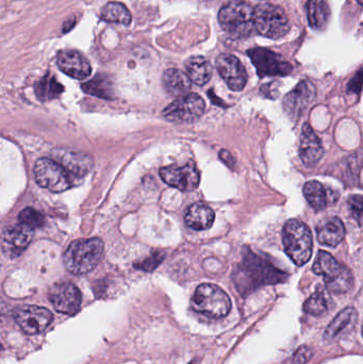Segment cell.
I'll return each mask as SVG.
<instances>
[{
    "instance_id": "6da1fadb",
    "label": "cell",
    "mask_w": 363,
    "mask_h": 364,
    "mask_svg": "<svg viewBox=\"0 0 363 364\" xmlns=\"http://www.w3.org/2000/svg\"><path fill=\"white\" fill-rule=\"evenodd\" d=\"M288 275L266 259L245 250L243 259L234 273V282L242 296H247L258 288L266 284L286 282Z\"/></svg>"
},
{
    "instance_id": "7a4b0ae2",
    "label": "cell",
    "mask_w": 363,
    "mask_h": 364,
    "mask_svg": "<svg viewBox=\"0 0 363 364\" xmlns=\"http://www.w3.org/2000/svg\"><path fill=\"white\" fill-rule=\"evenodd\" d=\"M104 242L99 237L72 242L65 254L64 264L70 273L82 275L97 267L104 256Z\"/></svg>"
},
{
    "instance_id": "3957f363",
    "label": "cell",
    "mask_w": 363,
    "mask_h": 364,
    "mask_svg": "<svg viewBox=\"0 0 363 364\" xmlns=\"http://www.w3.org/2000/svg\"><path fill=\"white\" fill-rule=\"evenodd\" d=\"M286 254L298 267L306 264L313 256V239L310 228L298 220L286 223L283 230Z\"/></svg>"
},
{
    "instance_id": "277c9868",
    "label": "cell",
    "mask_w": 363,
    "mask_h": 364,
    "mask_svg": "<svg viewBox=\"0 0 363 364\" xmlns=\"http://www.w3.org/2000/svg\"><path fill=\"white\" fill-rule=\"evenodd\" d=\"M313 269L317 275L323 276L326 289L332 294L349 292L353 287L354 277L351 269L338 262L330 252H319Z\"/></svg>"
},
{
    "instance_id": "5b68a950",
    "label": "cell",
    "mask_w": 363,
    "mask_h": 364,
    "mask_svg": "<svg viewBox=\"0 0 363 364\" xmlns=\"http://www.w3.org/2000/svg\"><path fill=\"white\" fill-rule=\"evenodd\" d=\"M253 12L247 2L230 0L220 10V25L234 38H247L254 31Z\"/></svg>"
},
{
    "instance_id": "8992f818",
    "label": "cell",
    "mask_w": 363,
    "mask_h": 364,
    "mask_svg": "<svg viewBox=\"0 0 363 364\" xmlns=\"http://www.w3.org/2000/svg\"><path fill=\"white\" fill-rule=\"evenodd\" d=\"M194 311L210 318H225L232 309L229 296L215 284H200L191 299Z\"/></svg>"
},
{
    "instance_id": "52a82bcc",
    "label": "cell",
    "mask_w": 363,
    "mask_h": 364,
    "mask_svg": "<svg viewBox=\"0 0 363 364\" xmlns=\"http://www.w3.org/2000/svg\"><path fill=\"white\" fill-rule=\"evenodd\" d=\"M254 31L266 38H283L289 31V19L281 6L264 4L257 6L253 12Z\"/></svg>"
},
{
    "instance_id": "ba28073f",
    "label": "cell",
    "mask_w": 363,
    "mask_h": 364,
    "mask_svg": "<svg viewBox=\"0 0 363 364\" xmlns=\"http://www.w3.org/2000/svg\"><path fill=\"white\" fill-rule=\"evenodd\" d=\"M34 177L38 186L53 193L64 192L72 186V177L58 162L48 158L36 161Z\"/></svg>"
},
{
    "instance_id": "9c48e42d",
    "label": "cell",
    "mask_w": 363,
    "mask_h": 364,
    "mask_svg": "<svg viewBox=\"0 0 363 364\" xmlns=\"http://www.w3.org/2000/svg\"><path fill=\"white\" fill-rule=\"evenodd\" d=\"M206 110V104L198 94L189 93L180 96L166 107L163 117L176 123H193L197 121Z\"/></svg>"
},
{
    "instance_id": "30bf717a",
    "label": "cell",
    "mask_w": 363,
    "mask_h": 364,
    "mask_svg": "<svg viewBox=\"0 0 363 364\" xmlns=\"http://www.w3.org/2000/svg\"><path fill=\"white\" fill-rule=\"evenodd\" d=\"M251 62L261 78L264 77H285L291 74L293 66L283 60L281 55L266 48H253L247 51Z\"/></svg>"
},
{
    "instance_id": "8fae6325",
    "label": "cell",
    "mask_w": 363,
    "mask_h": 364,
    "mask_svg": "<svg viewBox=\"0 0 363 364\" xmlns=\"http://www.w3.org/2000/svg\"><path fill=\"white\" fill-rule=\"evenodd\" d=\"M162 181L168 186L183 192H191L198 188L200 173L194 162H189L183 166H170L160 170Z\"/></svg>"
},
{
    "instance_id": "7c38bea8",
    "label": "cell",
    "mask_w": 363,
    "mask_h": 364,
    "mask_svg": "<svg viewBox=\"0 0 363 364\" xmlns=\"http://www.w3.org/2000/svg\"><path fill=\"white\" fill-rule=\"evenodd\" d=\"M14 318L18 326L28 335L43 333L53 321V314L46 308L38 306H23L14 311Z\"/></svg>"
},
{
    "instance_id": "4fadbf2b",
    "label": "cell",
    "mask_w": 363,
    "mask_h": 364,
    "mask_svg": "<svg viewBox=\"0 0 363 364\" xmlns=\"http://www.w3.org/2000/svg\"><path fill=\"white\" fill-rule=\"evenodd\" d=\"M49 299L57 311L67 316H74L80 310V291L72 282H59L49 291Z\"/></svg>"
},
{
    "instance_id": "5bb4252c",
    "label": "cell",
    "mask_w": 363,
    "mask_h": 364,
    "mask_svg": "<svg viewBox=\"0 0 363 364\" xmlns=\"http://www.w3.org/2000/svg\"><path fill=\"white\" fill-rule=\"evenodd\" d=\"M217 72L232 91L240 92L247 83V73L240 60L230 53H222L215 60Z\"/></svg>"
},
{
    "instance_id": "9a60e30c",
    "label": "cell",
    "mask_w": 363,
    "mask_h": 364,
    "mask_svg": "<svg viewBox=\"0 0 363 364\" xmlns=\"http://www.w3.org/2000/svg\"><path fill=\"white\" fill-rule=\"evenodd\" d=\"M33 237V230L21 224L9 227L1 233V250L8 258L14 259L21 256Z\"/></svg>"
},
{
    "instance_id": "2e32d148",
    "label": "cell",
    "mask_w": 363,
    "mask_h": 364,
    "mask_svg": "<svg viewBox=\"0 0 363 364\" xmlns=\"http://www.w3.org/2000/svg\"><path fill=\"white\" fill-rule=\"evenodd\" d=\"M315 94L317 90L310 81H300L283 100V108L287 114L293 119H298V117L313 104Z\"/></svg>"
},
{
    "instance_id": "e0dca14e",
    "label": "cell",
    "mask_w": 363,
    "mask_h": 364,
    "mask_svg": "<svg viewBox=\"0 0 363 364\" xmlns=\"http://www.w3.org/2000/svg\"><path fill=\"white\" fill-rule=\"evenodd\" d=\"M57 65L64 74L78 80L87 79L92 74V66L89 60L77 50L59 51Z\"/></svg>"
},
{
    "instance_id": "ac0fdd59",
    "label": "cell",
    "mask_w": 363,
    "mask_h": 364,
    "mask_svg": "<svg viewBox=\"0 0 363 364\" xmlns=\"http://www.w3.org/2000/svg\"><path fill=\"white\" fill-rule=\"evenodd\" d=\"M53 160L64 170L70 177H83L93 168V160L85 154L75 153L70 151H58L53 154Z\"/></svg>"
},
{
    "instance_id": "d6986e66",
    "label": "cell",
    "mask_w": 363,
    "mask_h": 364,
    "mask_svg": "<svg viewBox=\"0 0 363 364\" xmlns=\"http://www.w3.org/2000/svg\"><path fill=\"white\" fill-rule=\"evenodd\" d=\"M323 155L324 149L321 140L318 138L309 124H304L300 134V159L306 166H313L322 159Z\"/></svg>"
},
{
    "instance_id": "ffe728a7",
    "label": "cell",
    "mask_w": 363,
    "mask_h": 364,
    "mask_svg": "<svg viewBox=\"0 0 363 364\" xmlns=\"http://www.w3.org/2000/svg\"><path fill=\"white\" fill-rule=\"evenodd\" d=\"M304 195L309 205L318 211L325 209L328 205H332L339 198L336 191L317 181H308L305 184Z\"/></svg>"
},
{
    "instance_id": "44dd1931",
    "label": "cell",
    "mask_w": 363,
    "mask_h": 364,
    "mask_svg": "<svg viewBox=\"0 0 363 364\" xmlns=\"http://www.w3.org/2000/svg\"><path fill=\"white\" fill-rule=\"evenodd\" d=\"M345 224L338 218H332L317 226V237L320 244L336 247L345 237Z\"/></svg>"
},
{
    "instance_id": "7402d4cb",
    "label": "cell",
    "mask_w": 363,
    "mask_h": 364,
    "mask_svg": "<svg viewBox=\"0 0 363 364\" xmlns=\"http://www.w3.org/2000/svg\"><path fill=\"white\" fill-rule=\"evenodd\" d=\"M358 314L355 308H345L328 325L325 333H324V338L327 341H332L336 338L347 335L356 326Z\"/></svg>"
},
{
    "instance_id": "603a6c76",
    "label": "cell",
    "mask_w": 363,
    "mask_h": 364,
    "mask_svg": "<svg viewBox=\"0 0 363 364\" xmlns=\"http://www.w3.org/2000/svg\"><path fill=\"white\" fill-rule=\"evenodd\" d=\"M215 211L204 203H194L185 212V222L189 228L194 230H207L215 222Z\"/></svg>"
},
{
    "instance_id": "cb8c5ba5",
    "label": "cell",
    "mask_w": 363,
    "mask_h": 364,
    "mask_svg": "<svg viewBox=\"0 0 363 364\" xmlns=\"http://www.w3.org/2000/svg\"><path fill=\"white\" fill-rule=\"evenodd\" d=\"M162 83L166 91L175 97H180L188 94L192 85L188 75L176 68H170L164 72Z\"/></svg>"
},
{
    "instance_id": "d4e9b609",
    "label": "cell",
    "mask_w": 363,
    "mask_h": 364,
    "mask_svg": "<svg viewBox=\"0 0 363 364\" xmlns=\"http://www.w3.org/2000/svg\"><path fill=\"white\" fill-rule=\"evenodd\" d=\"M185 65L188 77L191 82L202 87L210 80L212 68L206 58L202 57V55H194L187 60Z\"/></svg>"
},
{
    "instance_id": "484cf974",
    "label": "cell",
    "mask_w": 363,
    "mask_h": 364,
    "mask_svg": "<svg viewBox=\"0 0 363 364\" xmlns=\"http://www.w3.org/2000/svg\"><path fill=\"white\" fill-rule=\"evenodd\" d=\"M83 92L104 100L114 98V85L112 79L106 74H97L93 79L81 85Z\"/></svg>"
},
{
    "instance_id": "4316f807",
    "label": "cell",
    "mask_w": 363,
    "mask_h": 364,
    "mask_svg": "<svg viewBox=\"0 0 363 364\" xmlns=\"http://www.w3.org/2000/svg\"><path fill=\"white\" fill-rule=\"evenodd\" d=\"M309 25L315 30H322L330 19V6L327 0H308L307 2Z\"/></svg>"
},
{
    "instance_id": "83f0119b",
    "label": "cell",
    "mask_w": 363,
    "mask_h": 364,
    "mask_svg": "<svg viewBox=\"0 0 363 364\" xmlns=\"http://www.w3.org/2000/svg\"><path fill=\"white\" fill-rule=\"evenodd\" d=\"M100 18L107 23H121L129 26L132 21L131 13L125 4L119 1H110L102 8Z\"/></svg>"
},
{
    "instance_id": "f1b7e54d",
    "label": "cell",
    "mask_w": 363,
    "mask_h": 364,
    "mask_svg": "<svg viewBox=\"0 0 363 364\" xmlns=\"http://www.w3.org/2000/svg\"><path fill=\"white\" fill-rule=\"evenodd\" d=\"M64 87L53 75H46L34 85L36 97L43 102L55 100L63 93Z\"/></svg>"
},
{
    "instance_id": "f546056e",
    "label": "cell",
    "mask_w": 363,
    "mask_h": 364,
    "mask_svg": "<svg viewBox=\"0 0 363 364\" xmlns=\"http://www.w3.org/2000/svg\"><path fill=\"white\" fill-rule=\"evenodd\" d=\"M330 301L323 291H318L304 304V311L311 316H325L330 310Z\"/></svg>"
},
{
    "instance_id": "4dcf8cb0",
    "label": "cell",
    "mask_w": 363,
    "mask_h": 364,
    "mask_svg": "<svg viewBox=\"0 0 363 364\" xmlns=\"http://www.w3.org/2000/svg\"><path fill=\"white\" fill-rule=\"evenodd\" d=\"M19 223L25 225V226L29 227L30 229L34 230V229L40 228L44 225V216L36 211V210L32 209V208H26L23 211L19 213Z\"/></svg>"
},
{
    "instance_id": "1f68e13d",
    "label": "cell",
    "mask_w": 363,
    "mask_h": 364,
    "mask_svg": "<svg viewBox=\"0 0 363 364\" xmlns=\"http://www.w3.org/2000/svg\"><path fill=\"white\" fill-rule=\"evenodd\" d=\"M164 257H166V254H164L163 252H161V250H156L151 256L145 258L144 260L136 262V264H134V267L145 272L155 271V269L161 264L162 261L164 260Z\"/></svg>"
},
{
    "instance_id": "d6a6232c",
    "label": "cell",
    "mask_w": 363,
    "mask_h": 364,
    "mask_svg": "<svg viewBox=\"0 0 363 364\" xmlns=\"http://www.w3.org/2000/svg\"><path fill=\"white\" fill-rule=\"evenodd\" d=\"M362 195H353V196H351V198H350V209H351L352 216L357 220L359 225H362Z\"/></svg>"
},
{
    "instance_id": "836d02e7",
    "label": "cell",
    "mask_w": 363,
    "mask_h": 364,
    "mask_svg": "<svg viewBox=\"0 0 363 364\" xmlns=\"http://www.w3.org/2000/svg\"><path fill=\"white\" fill-rule=\"evenodd\" d=\"M313 357V350L308 346H300L293 356V364H306Z\"/></svg>"
},
{
    "instance_id": "e575fe53",
    "label": "cell",
    "mask_w": 363,
    "mask_h": 364,
    "mask_svg": "<svg viewBox=\"0 0 363 364\" xmlns=\"http://www.w3.org/2000/svg\"><path fill=\"white\" fill-rule=\"evenodd\" d=\"M362 87V70L360 68L358 70L356 76L350 81L349 85H347V90L352 93H360Z\"/></svg>"
},
{
    "instance_id": "d590c367",
    "label": "cell",
    "mask_w": 363,
    "mask_h": 364,
    "mask_svg": "<svg viewBox=\"0 0 363 364\" xmlns=\"http://www.w3.org/2000/svg\"><path fill=\"white\" fill-rule=\"evenodd\" d=\"M220 158H221L222 161L225 162L229 168H234V159L232 157V154L227 151H221L220 153Z\"/></svg>"
},
{
    "instance_id": "8d00e7d4",
    "label": "cell",
    "mask_w": 363,
    "mask_h": 364,
    "mask_svg": "<svg viewBox=\"0 0 363 364\" xmlns=\"http://www.w3.org/2000/svg\"><path fill=\"white\" fill-rule=\"evenodd\" d=\"M77 23V17H72V18H68L67 21H64L63 23V33H66V32L70 31L72 28L76 26Z\"/></svg>"
}]
</instances>
